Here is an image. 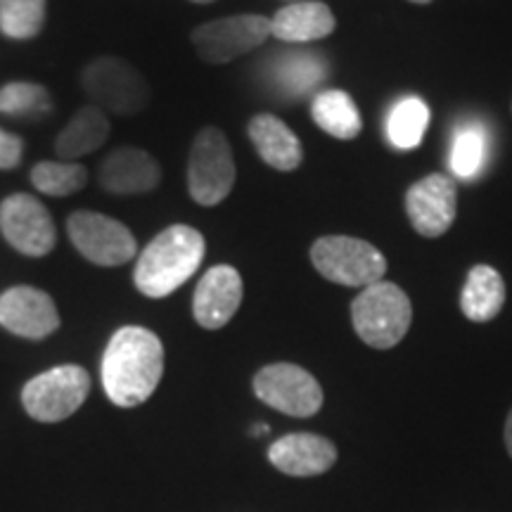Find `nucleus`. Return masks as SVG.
<instances>
[{
    "instance_id": "nucleus-4",
    "label": "nucleus",
    "mask_w": 512,
    "mask_h": 512,
    "mask_svg": "<svg viewBox=\"0 0 512 512\" xmlns=\"http://www.w3.org/2000/svg\"><path fill=\"white\" fill-rule=\"evenodd\" d=\"M311 264L330 283L344 287H370L387 273V259L368 240L349 235H325L311 247Z\"/></svg>"
},
{
    "instance_id": "nucleus-19",
    "label": "nucleus",
    "mask_w": 512,
    "mask_h": 512,
    "mask_svg": "<svg viewBox=\"0 0 512 512\" xmlns=\"http://www.w3.org/2000/svg\"><path fill=\"white\" fill-rule=\"evenodd\" d=\"M505 304L503 275L494 266L479 264L470 268L460 292V309L472 323H489L501 313Z\"/></svg>"
},
{
    "instance_id": "nucleus-3",
    "label": "nucleus",
    "mask_w": 512,
    "mask_h": 512,
    "mask_svg": "<svg viewBox=\"0 0 512 512\" xmlns=\"http://www.w3.org/2000/svg\"><path fill=\"white\" fill-rule=\"evenodd\" d=\"M413 320V304L399 285L380 283L363 287L351 304L356 335L373 349H392L406 337Z\"/></svg>"
},
{
    "instance_id": "nucleus-18",
    "label": "nucleus",
    "mask_w": 512,
    "mask_h": 512,
    "mask_svg": "<svg viewBox=\"0 0 512 512\" xmlns=\"http://www.w3.org/2000/svg\"><path fill=\"white\" fill-rule=\"evenodd\" d=\"M337 27V19L325 3L297 0L285 5L271 17V36L283 43H311L328 38Z\"/></svg>"
},
{
    "instance_id": "nucleus-11",
    "label": "nucleus",
    "mask_w": 512,
    "mask_h": 512,
    "mask_svg": "<svg viewBox=\"0 0 512 512\" xmlns=\"http://www.w3.org/2000/svg\"><path fill=\"white\" fill-rule=\"evenodd\" d=\"M0 230L10 247L34 259L53 252L57 242V230L48 209L24 192L5 197V202L0 204Z\"/></svg>"
},
{
    "instance_id": "nucleus-24",
    "label": "nucleus",
    "mask_w": 512,
    "mask_h": 512,
    "mask_svg": "<svg viewBox=\"0 0 512 512\" xmlns=\"http://www.w3.org/2000/svg\"><path fill=\"white\" fill-rule=\"evenodd\" d=\"M31 183L50 197H67L86 188L88 171L76 162H38L31 169Z\"/></svg>"
},
{
    "instance_id": "nucleus-2",
    "label": "nucleus",
    "mask_w": 512,
    "mask_h": 512,
    "mask_svg": "<svg viewBox=\"0 0 512 512\" xmlns=\"http://www.w3.org/2000/svg\"><path fill=\"white\" fill-rule=\"evenodd\" d=\"M207 242L197 228L176 223L157 235L138 256L133 280L145 297L164 299L200 268Z\"/></svg>"
},
{
    "instance_id": "nucleus-7",
    "label": "nucleus",
    "mask_w": 512,
    "mask_h": 512,
    "mask_svg": "<svg viewBox=\"0 0 512 512\" xmlns=\"http://www.w3.org/2000/svg\"><path fill=\"white\" fill-rule=\"evenodd\" d=\"M91 392V375L81 366H57L36 375L22 389L24 411L38 422H60L74 415Z\"/></svg>"
},
{
    "instance_id": "nucleus-21",
    "label": "nucleus",
    "mask_w": 512,
    "mask_h": 512,
    "mask_svg": "<svg viewBox=\"0 0 512 512\" xmlns=\"http://www.w3.org/2000/svg\"><path fill=\"white\" fill-rule=\"evenodd\" d=\"M311 117L320 131L337 140H354L363 131V119L356 102L351 100L349 93L337 91V88L316 95L311 105Z\"/></svg>"
},
{
    "instance_id": "nucleus-22",
    "label": "nucleus",
    "mask_w": 512,
    "mask_h": 512,
    "mask_svg": "<svg viewBox=\"0 0 512 512\" xmlns=\"http://www.w3.org/2000/svg\"><path fill=\"white\" fill-rule=\"evenodd\" d=\"M0 114L34 124V121H43L53 114V98L41 83H8L0 88Z\"/></svg>"
},
{
    "instance_id": "nucleus-9",
    "label": "nucleus",
    "mask_w": 512,
    "mask_h": 512,
    "mask_svg": "<svg viewBox=\"0 0 512 512\" xmlns=\"http://www.w3.org/2000/svg\"><path fill=\"white\" fill-rule=\"evenodd\" d=\"M72 245L95 266H124L136 259V238L124 223L98 211H74L67 221Z\"/></svg>"
},
{
    "instance_id": "nucleus-16",
    "label": "nucleus",
    "mask_w": 512,
    "mask_h": 512,
    "mask_svg": "<svg viewBox=\"0 0 512 512\" xmlns=\"http://www.w3.org/2000/svg\"><path fill=\"white\" fill-rule=\"evenodd\" d=\"M98 178L102 188L112 195H145L162 181V169L150 152L121 147L102 162Z\"/></svg>"
},
{
    "instance_id": "nucleus-20",
    "label": "nucleus",
    "mask_w": 512,
    "mask_h": 512,
    "mask_svg": "<svg viewBox=\"0 0 512 512\" xmlns=\"http://www.w3.org/2000/svg\"><path fill=\"white\" fill-rule=\"evenodd\" d=\"M110 119L100 107L88 105L74 114V119L62 128V133L55 140L57 155L62 162H76L79 157L91 155L105 140L110 138Z\"/></svg>"
},
{
    "instance_id": "nucleus-1",
    "label": "nucleus",
    "mask_w": 512,
    "mask_h": 512,
    "mask_svg": "<svg viewBox=\"0 0 512 512\" xmlns=\"http://www.w3.org/2000/svg\"><path fill=\"white\" fill-rule=\"evenodd\" d=\"M164 375V347L155 332L138 325L117 330L102 356V387L119 408H136L155 394Z\"/></svg>"
},
{
    "instance_id": "nucleus-29",
    "label": "nucleus",
    "mask_w": 512,
    "mask_h": 512,
    "mask_svg": "<svg viewBox=\"0 0 512 512\" xmlns=\"http://www.w3.org/2000/svg\"><path fill=\"white\" fill-rule=\"evenodd\" d=\"M505 446H508V453L512 458V411L508 413V420H505Z\"/></svg>"
},
{
    "instance_id": "nucleus-30",
    "label": "nucleus",
    "mask_w": 512,
    "mask_h": 512,
    "mask_svg": "<svg viewBox=\"0 0 512 512\" xmlns=\"http://www.w3.org/2000/svg\"><path fill=\"white\" fill-rule=\"evenodd\" d=\"M266 432H268V425H256V427H254L256 437H259V434H266Z\"/></svg>"
},
{
    "instance_id": "nucleus-32",
    "label": "nucleus",
    "mask_w": 512,
    "mask_h": 512,
    "mask_svg": "<svg viewBox=\"0 0 512 512\" xmlns=\"http://www.w3.org/2000/svg\"><path fill=\"white\" fill-rule=\"evenodd\" d=\"M192 3H214V0H192Z\"/></svg>"
},
{
    "instance_id": "nucleus-5",
    "label": "nucleus",
    "mask_w": 512,
    "mask_h": 512,
    "mask_svg": "<svg viewBox=\"0 0 512 512\" xmlns=\"http://www.w3.org/2000/svg\"><path fill=\"white\" fill-rule=\"evenodd\" d=\"M81 86L95 107H100L105 114H117V117L140 114L152 98L145 76L119 57H100L88 64L83 69Z\"/></svg>"
},
{
    "instance_id": "nucleus-17",
    "label": "nucleus",
    "mask_w": 512,
    "mask_h": 512,
    "mask_svg": "<svg viewBox=\"0 0 512 512\" xmlns=\"http://www.w3.org/2000/svg\"><path fill=\"white\" fill-rule=\"evenodd\" d=\"M256 155L275 171H294L304 159L302 140L275 114H256L247 124Z\"/></svg>"
},
{
    "instance_id": "nucleus-27",
    "label": "nucleus",
    "mask_w": 512,
    "mask_h": 512,
    "mask_svg": "<svg viewBox=\"0 0 512 512\" xmlns=\"http://www.w3.org/2000/svg\"><path fill=\"white\" fill-rule=\"evenodd\" d=\"M285 67L294 69V72L280 74V81L285 83L287 91H294V93L311 91V88L325 76V62H320L318 57L313 55L292 57V60L285 62Z\"/></svg>"
},
{
    "instance_id": "nucleus-28",
    "label": "nucleus",
    "mask_w": 512,
    "mask_h": 512,
    "mask_svg": "<svg viewBox=\"0 0 512 512\" xmlns=\"http://www.w3.org/2000/svg\"><path fill=\"white\" fill-rule=\"evenodd\" d=\"M22 152H24L22 138L0 128V169L5 171L15 169V166L22 162Z\"/></svg>"
},
{
    "instance_id": "nucleus-26",
    "label": "nucleus",
    "mask_w": 512,
    "mask_h": 512,
    "mask_svg": "<svg viewBox=\"0 0 512 512\" xmlns=\"http://www.w3.org/2000/svg\"><path fill=\"white\" fill-rule=\"evenodd\" d=\"M486 155V138L479 128H463L453 140L451 152V169L460 178H475L484 164Z\"/></svg>"
},
{
    "instance_id": "nucleus-10",
    "label": "nucleus",
    "mask_w": 512,
    "mask_h": 512,
    "mask_svg": "<svg viewBox=\"0 0 512 512\" xmlns=\"http://www.w3.org/2000/svg\"><path fill=\"white\" fill-rule=\"evenodd\" d=\"M271 36V19L264 15H235L214 19L192 31V46L209 64H226L264 46Z\"/></svg>"
},
{
    "instance_id": "nucleus-33",
    "label": "nucleus",
    "mask_w": 512,
    "mask_h": 512,
    "mask_svg": "<svg viewBox=\"0 0 512 512\" xmlns=\"http://www.w3.org/2000/svg\"><path fill=\"white\" fill-rule=\"evenodd\" d=\"M290 3H297V0H290Z\"/></svg>"
},
{
    "instance_id": "nucleus-6",
    "label": "nucleus",
    "mask_w": 512,
    "mask_h": 512,
    "mask_svg": "<svg viewBox=\"0 0 512 512\" xmlns=\"http://www.w3.org/2000/svg\"><path fill=\"white\" fill-rule=\"evenodd\" d=\"M235 185L233 150L226 133L216 126H204L192 140L188 157V190L202 207H216Z\"/></svg>"
},
{
    "instance_id": "nucleus-23",
    "label": "nucleus",
    "mask_w": 512,
    "mask_h": 512,
    "mask_svg": "<svg viewBox=\"0 0 512 512\" xmlns=\"http://www.w3.org/2000/svg\"><path fill=\"white\" fill-rule=\"evenodd\" d=\"M427 124H430V107L420 98H406L389 114V138L401 150H411L422 143Z\"/></svg>"
},
{
    "instance_id": "nucleus-13",
    "label": "nucleus",
    "mask_w": 512,
    "mask_h": 512,
    "mask_svg": "<svg viewBox=\"0 0 512 512\" xmlns=\"http://www.w3.org/2000/svg\"><path fill=\"white\" fill-rule=\"evenodd\" d=\"M0 325L17 337L46 339L60 328V313L48 292L17 285L0 294Z\"/></svg>"
},
{
    "instance_id": "nucleus-25",
    "label": "nucleus",
    "mask_w": 512,
    "mask_h": 512,
    "mask_svg": "<svg viewBox=\"0 0 512 512\" xmlns=\"http://www.w3.org/2000/svg\"><path fill=\"white\" fill-rule=\"evenodd\" d=\"M43 22L46 0H0V31L8 38H34L41 34Z\"/></svg>"
},
{
    "instance_id": "nucleus-12",
    "label": "nucleus",
    "mask_w": 512,
    "mask_h": 512,
    "mask_svg": "<svg viewBox=\"0 0 512 512\" xmlns=\"http://www.w3.org/2000/svg\"><path fill=\"white\" fill-rule=\"evenodd\" d=\"M406 214L422 238H441L458 214V188L444 174H430L406 192Z\"/></svg>"
},
{
    "instance_id": "nucleus-14",
    "label": "nucleus",
    "mask_w": 512,
    "mask_h": 512,
    "mask_svg": "<svg viewBox=\"0 0 512 512\" xmlns=\"http://www.w3.org/2000/svg\"><path fill=\"white\" fill-rule=\"evenodd\" d=\"M242 294H245V287L233 266L219 264L209 268L197 283L195 297H192V316L204 330H221L238 313Z\"/></svg>"
},
{
    "instance_id": "nucleus-8",
    "label": "nucleus",
    "mask_w": 512,
    "mask_h": 512,
    "mask_svg": "<svg viewBox=\"0 0 512 512\" xmlns=\"http://www.w3.org/2000/svg\"><path fill=\"white\" fill-rule=\"evenodd\" d=\"M254 394L273 411L292 418H311L323 408V387L316 377L294 363H273L254 375Z\"/></svg>"
},
{
    "instance_id": "nucleus-31",
    "label": "nucleus",
    "mask_w": 512,
    "mask_h": 512,
    "mask_svg": "<svg viewBox=\"0 0 512 512\" xmlns=\"http://www.w3.org/2000/svg\"><path fill=\"white\" fill-rule=\"evenodd\" d=\"M411 3H418V5H425V3H430V0H411Z\"/></svg>"
},
{
    "instance_id": "nucleus-15",
    "label": "nucleus",
    "mask_w": 512,
    "mask_h": 512,
    "mask_svg": "<svg viewBox=\"0 0 512 512\" xmlns=\"http://www.w3.org/2000/svg\"><path fill=\"white\" fill-rule=\"evenodd\" d=\"M268 460L283 475L318 477L337 463V448L330 439L311 432L285 434L268 448Z\"/></svg>"
}]
</instances>
